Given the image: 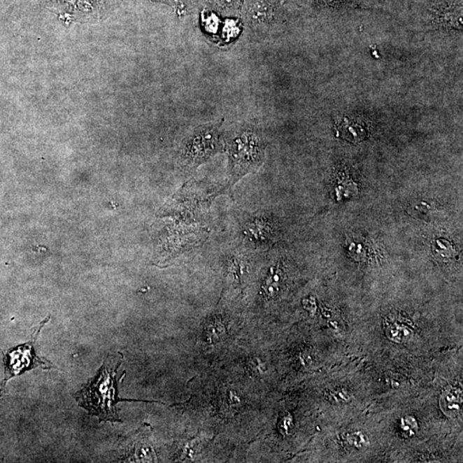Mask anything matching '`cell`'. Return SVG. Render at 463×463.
Returning <instances> with one entry per match:
<instances>
[{"label": "cell", "mask_w": 463, "mask_h": 463, "mask_svg": "<svg viewBox=\"0 0 463 463\" xmlns=\"http://www.w3.org/2000/svg\"><path fill=\"white\" fill-rule=\"evenodd\" d=\"M187 386L191 396L178 406L197 430L235 445H252L261 394L218 366L203 368Z\"/></svg>", "instance_id": "obj_1"}, {"label": "cell", "mask_w": 463, "mask_h": 463, "mask_svg": "<svg viewBox=\"0 0 463 463\" xmlns=\"http://www.w3.org/2000/svg\"><path fill=\"white\" fill-rule=\"evenodd\" d=\"M245 326L244 310L227 302L207 315L197 329L195 352L202 368L215 366L240 339Z\"/></svg>", "instance_id": "obj_2"}, {"label": "cell", "mask_w": 463, "mask_h": 463, "mask_svg": "<svg viewBox=\"0 0 463 463\" xmlns=\"http://www.w3.org/2000/svg\"><path fill=\"white\" fill-rule=\"evenodd\" d=\"M123 360L124 357L121 352H119L117 358L115 356H109L92 380L75 394V399L79 406L87 410L90 415L97 416L100 423L104 421L122 422L116 408L117 402L127 401L161 404L158 401L120 399L119 383L125 376V371L122 374L120 373Z\"/></svg>", "instance_id": "obj_3"}, {"label": "cell", "mask_w": 463, "mask_h": 463, "mask_svg": "<svg viewBox=\"0 0 463 463\" xmlns=\"http://www.w3.org/2000/svg\"><path fill=\"white\" fill-rule=\"evenodd\" d=\"M229 152L231 185L259 169L263 162L264 148L260 136L250 129H243L229 140Z\"/></svg>", "instance_id": "obj_4"}, {"label": "cell", "mask_w": 463, "mask_h": 463, "mask_svg": "<svg viewBox=\"0 0 463 463\" xmlns=\"http://www.w3.org/2000/svg\"><path fill=\"white\" fill-rule=\"evenodd\" d=\"M50 317H48L41 322L39 327L33 332L32 339L27 343L19 345V346L9 349L7 352H3V363H5V378L1 383V388H5L6 383L11 378L17 377L25 373V371L40 367L43 370H50L55 368L48 360L41 358L37 355L35 348L36 341L39 337L41 329L44 327Z\"/></svg>", "instance_id": "obj_5"}, {"label": "cell", "mask_w": 463, "mask_h": 463, "mask_svg": "<svg viewBox=\"0 0 463 463\" xmlns=\"http://www.w3.org/2000/svg\"><path fill=\"white\" fill-rule=\"evenodd\" d=\"M218 125L197 129L182 148V162L190 169L197 168L222 150Z\"/></svg>", "instance_id": "obj_6"}, {"label": "cell", "mask_w": 463, "mask_h": 463, "mask_svg": "<svg viewBox=\"0 0 463 463\" xmlns=\"http://www.w3.org/2000/svg\"><path fill=\"white\" fill-rule=\"evenodd\" d=\"M462 392L454 387H448L440 397L439 405L447 416L455 417L461 411Z\"/></svg>", "instance_id": "obj_7"}, {"label": "cell", "mask_w": 463, "mask_h": 463, "mask_svg": "<svg viewBox=\"0 0 463 463\" xmlns=\"http://www.w3.org/2000/svg\"><path fill=\"white\" fill-rule=\"evenodd\" d=\"M387 336L389 339L396 343H404L413 335L412 330L408 326L399 324H390L386 329Z\"/></svg>", "instance_id": "obj_8"}, {"label": "cell", "mask_w": 463, "mask_h": 463, "mask_svg": "<svg viewBox=\"0 0 463 463\" xmlns=\"http://www.w3.org/2000/svg\"><path fill=\"white\" fill-rule=\"evenodd\" d=\"M294 427V417L290 413H287V415L280 417L278 423H277V431L283 436L290 435Z\"/></svg>", "instance_id": "obj_9"}, {"label": "cell", "mask_w": 463, "mask_h": 463, "mask_svg": "<svg viewBox=\"0 0 463 463\" xmlns=\"http://www.w3.org/2000/svg\"><path fill=\"white\" fill-rule=\"evenodd\" d=\"M401 429L402 434L410 438V436H413L418 431V424H417V421L413 417L406 416L401 419Z\"/></svg>", "instance_id": "obj_10"}, {"label": "cell", "mask_w": 463, "mask_h": 463, "mask_svg": "<svg viewBox=\"0 0 463 463\" xmlns=\"http://www.w3.org/2000/svg\"><path fill=\"white\" fill-rule=\"evenodd\" d=\"M348 441L352 447L357 449L363 450L369 446V440L367 436L362 434V432H354L348 436Z\"/></svg>", "instance_id": "obj_11"}]
</instances>
